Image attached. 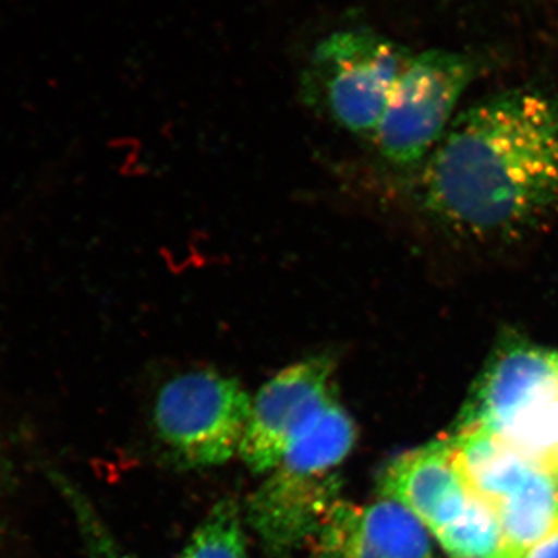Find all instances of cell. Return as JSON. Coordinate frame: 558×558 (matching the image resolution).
I'll list each match as a JSON object with an SVG mask.
<instances>
[{"instance_id": "obj_1", "label": "cell", "mask_w": 558, "mask_h": 558, "mask_svg": "<svg viewBox=\"0 0 558 558\" xmlns=\"http://www.w3.org/2000/svg\"><path fill=\"white\" fill-rule=\"evenodd\" d=\"M422 207L478 241L512 240L558 209V102L512 89L462 110L422 163Z\"/></svg>"}, {"instance_id": "obj_2", "label": "cell", "mask_w": 558, "mask_h": 558, "mask_svg": "<svg viewBox=\"0 0 558 558\" xmlns=\"http://www.w3.org/2000/svg\"><path fill=\"white\" fill-rule=\"evenodd\" d=\"M357 442L354 418L337 396L301 429L247 501L248 526L271 558L307 546L339 501L341 465Z\"/></svg>"}, {"instance_id": "obj_3", "label": "cell", "mask_w": 558, "mask_h": 558, "mask_svg": "<svg viewBox=\"0 0 558 558\" xmlns=\"http://www.w3.org/2000/svg\"><path fill=\"white\" fill-rule=\"evenodd\" d=\"M470 490L494 510L513 558H523L558 532V478L494 433L465 429L446 436Z\"/></svg>"}, {"instance_id": "obj_4", "label": "cell", "mask_w": 558, "mask_h": 558, "mask_svg": "<svg viewBox=\"0 0 558 558\" xmlns=\"http://www.w3.org/2000/svg\"><path fill=\"white\" fill-rule=\"evenodd\" d=\"M475 76V62L457 51L410 57L373 137L381 157L400 168L424 163L457 119Z\"/></svg>"}, {"instance_id": "obj_5", "label": "cell", "mask_w": 558, "mask_h": 558, "mask_svg": "<svg viewBox=\"0 0 558 558\" xmlns=\"http://www.w3.org/2000/svg\"><path fill=\"white\" fill-rule=\"evenodd\" d=\"M253 398L233 377L199 369L167 381L154 407L161 442L190 468H215L240 454Z\"/></svg>"}, {"instance_id": "obj_6", "label": "cell", "mask_w": 558, "mask_h": 558, "mask_svg": "<svg viewBox=\"0 0 558 558\" xmlns=\"http://www.w3.org/2000/svg\"><path fill=\"white\" fill-rule=\"evenodd\" d=\"M410 57L373 32L336 33L315 51L310 100L344 130L374 137Z\"/></svg>"}, {"instance_id": "obj_7", "label": "cell", "mask_w": 558, "mask_h": 558, "mask_svg": "<svg viewBox=\"0 0 558 558\" xmlns=\"http://www.w3.org/2000/svg\"><path fill=\"white\" fill-rule=\"evenodd\" d=\"M333 359L326 354L293 363L271 377L253 398L241 461L267 475L292 440L336 395Z\"/></svg>"}, {"instance_id": "obj_8", "label": "cell", "mask_w": 558, "mask_h": 558, "mask_svg": "<svg viewBox=\"0 0 558 558\" xmlns=\"http://www.w3.org/2000/svg\"><path fill=\"white\" fill-rule=\"evenodd\" d=\"M312 558H435L432 534L400 502L340 498L310 542Z\"/></svg>"}, {"instance_id": "obj_9", "label": "cell", "mask_w": 558, "mask_h": 558, "mask_svg": "<svg viewBox=\"0 0 558 558\" xmlns=\"http://www.w3.org/2000/svg\"><path fill=\"white\" fill-rule=\"evenodd\" d=\"M558 385V351L519 336L492 352L470 389L453 432L495 433L532 399Z\"/></svg>"}, {"instance_id": "obj_10", "label": "cell", "mask_w": 558, "mask_h": 558, "mask_svg": "<svg viewBox=\"0 0 558 558\" xmlns=\"http://www.w3.org/2000/svg\"><path fill=\"white\" fill-rule=\"evenodd\" d=\"M379 494L409 509L432 537L461 517L472 497L447 438L392 459L381 472Z\"/></svg>"}, {"instance_id": "obj_11", "label": "cell", "mask_w": 558, "mask_h": 558, "mask_svg": "<svg viewBox=\"0 0 558 558\" xmlns=\"http://www.w3.org/2000/svg\"><path fill=\"white\" fill-rule=\"evenodd\" d=\"M494 435L558 478V385L532 399Z\"/></svg>"}, {"instance_id": "obj_12", "label": "cell", "mask_w": 558, "mask_h": 558, "mask_svg": "<svg viewBox=\"0 0 558 558\" xmlns=\"http://www.w3.org/2000/svg\"><path fill=\"white\" fill-rule=\"evenodd\" d=\"M433 537L451 558H513L498 517L473 492L462 515Z\"/></svg>"}, {"instance_id": "obj_13", "label": "cell", "mask_w": 558, "mask_h": 558, "mask_svg": "<svg viewBox=\"0 0 558 558\" xmlns=\"http://www.w3.org/2000/svg\"><path fill=\"white\" fill-rule=\"evenodd\" d=\"M242 521L238 502L220 499L191 535L180 558H248Z\"/></svg>"}, {"instance_id": "obj_14", "label": "cell", "mask_w": 558, "mask_h": 558, "mask_svg": "<svg viewBox=\"0 0 558 558\" xmlns=\"http://www.w3.org/2000/svg\"><path fill=\"white\" fill-rule=\"evenodd\" d=\"M54 483L61 488L70 509L75 513L81 537L84 539L90 558H140L121 545L116 535L106 526L101 517L98 515L97 509L92 506L89 499L78 487L73 486L62 475H54Z\"/></svg>"}, {"instance_id": "obj_15", "label": "cell", "mask_w": 558, "mask_h": 558, "mask_svg": "<svg viewBox=\"0 0 558 558\" xmlns=\"http://www.w3.org/2000/svg\"><path fill=\"white\" fill-rule=\"evenodd\" d=\"M523 558H558V532L539 542Z\"/></svg>"}]
</instances>
